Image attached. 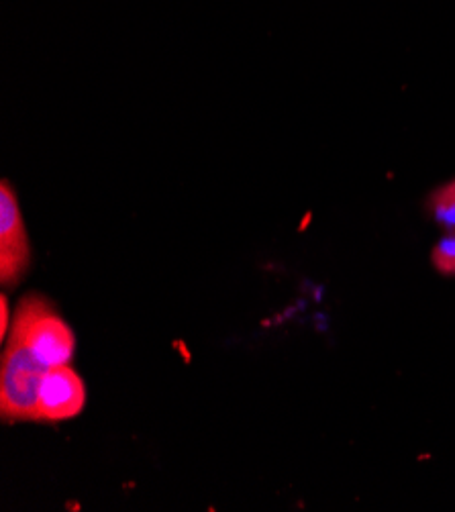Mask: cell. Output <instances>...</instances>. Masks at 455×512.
Segmentation results:
<instances>
[{
	"mask_svg": "<svg viewBox=\"0 0 455 512\" xmlns=\"http://www.w3.org/2000/svg\"><path fill=\"white\" fill-rule=\"evenodd\" d=\"M47 370L11 331L0 364V415L7 423L39 421V386Z\"/></svg>",
	"mask_w": 455,
	"mask_h": 512,
	"instance_id": "1",
	"label": "cell"
},
{
	"mask_svg": "<svg viewBox=\"0 0 455 512\" xmlns=\"http://www.w3.org/2000/svg\"><path fill=\"white\" fill-rule=\"evenodd\" d=\"M11 329L47 368L68 366L72 362L76 337L45 298L29 296L21 300Z\"/></svg>",
	"mask_w": 455,
	"mask_h": 512,
	"instance_id": "2",
	"label": "cell"
},
{
	"mask_svg": "<svg viewBox=\"0 0 455 512\" xmlns=\"http://www.w3.org/2000/svg\"><path fill=\"white\" fill-rule=\"evenodd\" d=\"M31 260L29 237L17 194L7 180L0 184V282L17 286Z\"/></svg>",
	"mask_w": 455,
	"mask_h": 512,
	"instance_id": "3",
	"label": "cell"
},
{
	"mask_svg": "<svg viewBox=\"0 0 455 512\" xmlns=\"http://www.w3.org/2000/svg\"><path fill=\"white\" fill-rule=\"evenodd\" d=\"M86 404L82 378L68 366L49 368L39 386V421L60 423L74 419Z\"/></svg>",
	"mask_w": 455,
	"mask_h": 512,
	"instance_id": "4",
	"label": "cell"
},
{
	"mask_svg": "<svg viewBox=\"0 0 455 512\" xmlns=\"http://www.w3.org/2000/svg\"><path fill=\"white\" fill-rule=\"evenodd\" d=\"M427 207H429L433 219L447 233H455V180L433 190L427 200Z\"/></svg>",
	"mask_w": 455,
	"mask_h": 512,
	"instance_id": "5",
	"label": "cell"
},
{
	"mask_svg": "<svg viewBox=\"0 0 455 512\" xmlns=\"http://www.w3.org/2000/svg\"><path fill=\"white\" fill-rule=\"evenodd\" d=\"M433 268L443 276H455V233H447L431 251Z\"/></svg>",
	"mask_w": 455,
	"mask_h": 512,
	"instance_id": "6",
	"label": "cell"
},
{
	"mask_svg": "<svg viewBox=\"0 0 455 512\" xmlns=\"http://www.w3.org/2000/svg\"><path fill=\"white\" fill-rule=\"evenodd\" d=\"M9 298L3 294L0 296V337H7L9 335Z\"/></svg>",
	"mask_w": 455,
	"mask_h": 512,
	"instance_id": "7",
	"label": "cell"
}]
</instances>
